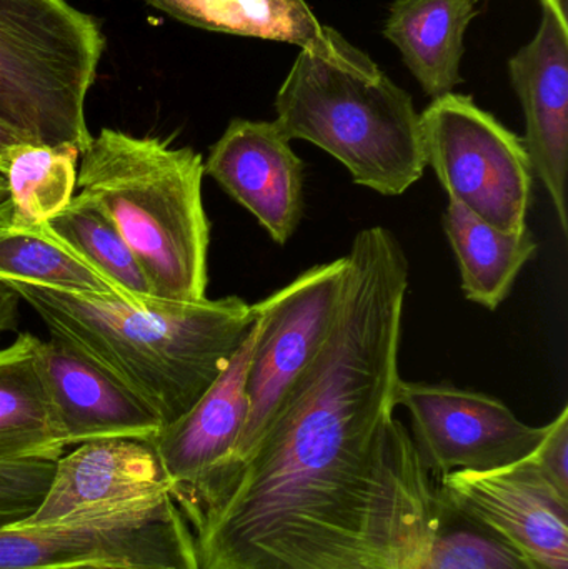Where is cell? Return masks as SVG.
Returning a JSON list of instances; mask_svg holds the SVG:
<instances>
[{"label": "cell", "mask_w": 568, "mask_h": 569, "mask_svg": "<svg viewBox=\"0 0 568 569\" xmlns=\"http://www.w3.org/2000/svg\"><path fill=\"white\" fill-rule=\"evenodd\" d=\"M3 283L50 335L69 341L146 401L163 427L209 390L257 321L253 305L239 297L136 305L106 295Z\"/></svg>", "instance_id": "obj_1"}, {"label": "cell", "mask_w": 568, "mask_h": 569, "mask_svg": "<svg viewBox=\"0 0 568 569\" xmlns=\"http://www.w3.org/2000/svg\"><path fill=\"white\" fill-rule=\"evenodd\" d=\"M276 110L287 139L326 150L373 192L402 196L426 172L412 97L332 27L319 47L300 50Z\"/></svg>", "instance_id": "obj_2"}, {"label": "cell", "mask_w": 568, "mask_h": 569, "mask_svg": "<svg viewBox=\"0 0 568 569\" xmlns=\"http://www.w3.org/2000/svg\"><path fill=\"white\" fill-rule=\"evenodd\" d=\"M76 192L100 207L142 267L156 300H203L210 223L203 160L190 147L102 129L82 153Z\"/></svg>", "instance_id": "obj_3"}, {"label": "cell", "mask_w": 568, "mask_h": 569, "mask_svg": "<svg viewBox=\"0 0 568 569\" xmlns=\"http://www.w3.org/2000/svg\"><path fill=\"white\" fill-rule=\"evenodd\" d=\"M103 49L96 17L66 0H0V122L32 146L86 152L87 93Z\"/></svg>", "instance_id": "obj_4"}, {"label": "cell", "mask_w": 568, "mask_h": 569, "mask_svg": "<svg viewBox=\"0 0 568 569\" xmlns=\"http://www.w3.org/2000/svg\"><path fill=\"white\" fill-rule=\"evenodd\" d=\"M423 152L454 202L502 232L527 229L534 170L524 140L462 93L420 113Z\"/></svg>", "instance_id": "obj_5"}, {"label": "cell", "mask_w": 568, "mask_h": 569, "mask_svg": "<svg viewBox=\"0 0 568 569\" xmlns=\"http://www.w3.org/2000/svg\"><path fill=\"white\" fill-rule=\"evenodd\" d=\"M129 565L197 569L192 528L172 495L119 510L93 511L47 527H0V569Z\"/></svg>", "instance_id": "obj_6"}, {"label": "cell", "mask_w": 568, "mask_h": 569, "mask_svg": "<svg viewBox=\"0 0 568 569\" xmlns=\"http://www.w3.org/2000/svg\"><path fill=\"white\" fill-rule=\"evenodd\" d=\"M347 272L346 256L312 267L253 305L257 335L247 373L249 417L233 455L229 480L266 433L297 378L319 353L342 301Z\"/></svg>", "instance_id": "obj_7"}, {"label": "cell", "mask_w": 568, "mask_h": 569, "mask_svg": "<svg viewBox=\"0 0 568 569\" xmlns=\"http://www.w3.org/2000/svg\"><path fill=\"white\" fill-rule=\"evenodd\" d=\"M397 407L412 418V440L434 478L456 471H490L529 458L549 430L530 427L497 398L454 385L400 378Z\"/></svg>", "instance_id": "obj_8"}, {"label": "cell", "mask_w": 568, "mask_h": 569, "mask_svg": "<svg viewBox=\"0 0 568 569\" xmlns=\"http://www.w3.org/2000/svg\"><path fill=\"white\" fill-rule=\"evenodd\" d=\"M256 335L257 321L209 390L150 440L189 525L229 480L249 417L247 373Z\"/></svg>", "instance_id": "obj_9"}, {"label": "cell", "mask_w": 568, "mask_h": 569, "mask_svg": "<svg viewBox=\"0 0 568 569\" xmlns=\"http://www.w3.org/2000/svg\"><path fill=\"white\" fill-rule=\"evenodd\" d=\"M437 493L509 541L537 569H568V497L532 455L490 471L434 478Z\"/></svg>", "instance_id": "obj_10"}, {"label": "cell", "mask_w": 568, "mask_h": 569, "mask_svg": "<svg viewBox=\"0 0 568 569\" xmlns=\"http://www.w3.org/2000/svg\"><path fill=\"white\" fill-rule=\"evenodd\" d=\"M156 448L136 438L77 445L56 461L42 503L20 527H47L93 511L119 510L172 495Z\"/></svg>", "instance_id": "obj_11"}, {"label": "cell", "mask_w": 568, "mask_h": 569, "mask_svg": "<svg viewBox=\"0 0 568 569\" xmlns=\"http://www.w3.org/2000/svg\"><path fill=\"white\" fill-rule=\"evenodd\" d=\"M33 353L66 447L106 438L150 441L162 430L146 401L63 338H39Z\"/></svg>", "instance_id": "obj_12"}, {"label": "cell", "mask_w": 568, "mask_h": 569, "mask_svg": "<svg viewBox=\"0 0 568 569\" xmlns=\"http://www.w3.org/2000/svg\"><path fill=\"white\" fill-rule=\"evenodd\" d=\"M203 172L286 246L302 217L303 163L276 122L233 119Z\"/></svg>", "instance_id": "obj_13"}, {"label": "cell", "mask_w": 568, "mask_h": 569, "mask_svg": "<svg viewBox=\"0 0 568 569\" xmlns=\"http://www.w3.org/2000/svg\"><path fill=\"white\" fill-rule=\"evenodd\" d=\"M510 80L526 117L534 176L542 180L568 233V20L542 7L536 37L509 60Z\"/></svg>", "instance_id": "obj_14"}, {"label": "cell", "mask_w": 568, "mask_h": 569, "mask_svg": "<svg viewBox=\"0 0 568 569\" xmlns=\"http://www.w3.org/2000/svg\"><path fill=\"white\" fill-rule=\"evenodd\" d=\"M476 6L477 0H396L390 6L383 36L432 99L462 82L464 40Z\"/></svg>", "instance_id": "obj_15"}, {"label": "cell", "mask_w": 568, "mask_h": 569, "mask_svg": "<svg viewBox=\"0 0 568 569\" xmlns=\"http://www.w3.org/2000/svg\"><path fill=\"white\" fill-rule=\"evenodd\" d=\"M37 340L26 331L0 350V461H57L67 448L37 368Z\"/></svg>", "instance_id": "obj_16"}, {"label": "cell", "mask_w": 568, "mask_h": 569, "mask_svg": "<svg viewBox=\"0 0 568 569\" xmlns=\"http://www.w3.org/2000/svg\"><path fill=\"white\" fill-rule=\"evenodd\" d=\"M444 230L456 253L467 300L489 310H496L509 297L520 270L539 247L529 227L520 232H502L450 199Z\"/></svg>", "instance_id": "obj_17"}, {"label": "cell", "mask_w": 568, "mask_h": 569, "mask_svg": "<svg viewBox=\"0 0 568 569\" xmlns=\"http://www.w3.org/2000/svg\"><path fill=\"white\" fill-rule=\"evenodd\" d=\"M187 26L212 32L319 47L326 27L306 0H143Z\"/></svg>", "instance_id": "obj_18"}, {"label": "cell", "mask_w": 568, "mask_h": 569, "mask_svg": "<svg viewBox=\"0 0 568 569\" xmlns=\"http://www.w3.org/2000/svg\"><path fill=\"white\" fill-rule=\"evenodd\" d=\"M3 210L0 212V282L33 283L130 301L116 284L50 233L46 226H10L3 219Z\"/></svg>", "instance_id": "obj_19"}, {"label": "cell", "mask_w": 568, "mask_h": 569, "mask_svg": "<svg viewBox=\"0 0 568 569\" xmlns=\"http://www.w3.org/2000/svg\"><path fill=\"white\" fill-rule=\"evenodd\" d=\"M80 156L72 146H17L3 172L9 190L3 219L13 227H40L63 212L76 196Z\"/></svg>", "instance_id": "obj_20"}, {"label": "cell", "mask_w": 568, "mask_h": 569, "mask_svg": "<svg viewBox=\"0 0 568 569\" xmlns=\"http://www.w3.org/2000/svg\"><path fill=\"white\" fill-rule=\"evenodd\" d=\"M46 227L133 303L147 305L156 300L132 250L112 220L92 200L77 193L69 207Z\"/></svg>", "instance_id": "obj_21"}, {"label": "cell", "mask_w": 568, "mask_h": 569, "mask_svg": "<svg viewBox=\"0 0 568 569\" xmlns=\"http://www.w3.org/2000/svg\"><path fill=\"white\" fill-rule=\"evenodd\" d=\"M416 569H537L496 531L447 503L436 488L429 540Z\"/></svg>", "instance_id": "obj_22"}, {"label": "cell", "mask_w": 568, "mask_h": 569, "mask_svg": "<svg viewBox=\"0 0 568 569\" xmlns=\"http://www.w3.org/2000/svg\"><path fill=\"white\" fill-rule=\"evenodd\" d=\"M56 461H0V527L37 510L49 490Z\"/></svg>", "instance_id": "obj_23"}, {"label": "cell", "mask_w": 568, "mask_h": 569, "mask_svg": "<svg viewBox=\"0 0 568 569\" xmlns=\"http://www.w3.org/2000/svg\"><path fill=\"white\" fill-rule=\"evenodd\" d=\"M532 460L542 473L568 497V407L549 423L546 437L532 453Z\"/></svg>", "instance_id": "obj_24"}, {"label": "cell", "mask_w": 568, "mask_h": 569, "mask_svg": "<svg viewBox=\"0 0 568 569\" xmlns=\"http://www.w3.org/2000/svg\"><path fill=\"white\" fill-rule=\"evenodd\" d=\"M20 301L10 284L0 282V333L16 330Z\"/></svg>", "instance_id": "obj_25"}, {"label": "cell", "mask_w": 568, "mask_h": 569, "mask_svg": "<svg viewBox=\"0 0 568 569\" xmlns=\"http://www.w3.org/2000/svg\"><path fill=\"white\" fill-rule=\"evenodd\" d=\"M20 143L27 142H23L12 129H9V127L0 122V173H2V176L3 172H6L10 153H12V150L16 149L17 146H20Z\"/></svg>", "instance_id": "obj_26"}, {"label": "cell", "mask_w": 568, "mask_h": 569, "mask_svg": "<svg viewBox=\"0 0 568 569\" xmlns=\"http://www.w3.org/2000/svg\"><path fill=\"white\" fill-rule=\"evenodd\" d=\"M540 6L552 10L560 19L568 20V0H540Z\"/></svg>", "instance_id": "obj_27"}, {"label": "cell", "mask_w": 568, "mask_h": 569, "mask_svg": "<svg viewBox=\"0 0 568 569\" xmlns=\"http://www.w3.org/2000/svg\"><path fill=\"white\" fill-rule=\"evenodd\" d=\"M70 569H153L142 567H129V565H82V567H76Z\"/></svg>", "instance_id": "obj_28"}, {"label": "cell", "mask_w": 568, "mask_h": 569, "mask_svg": "<svg viewBox=\"0 0 568 569\" xmlns=\"http://www.w3.org/2000/svg\"><path fill=\"white\" fill-rule=\"evenodd\" d=\"M7 202H9V190H7L6 177L0 173V212L6 209Z\"/></svg>", "instance_id": "obj_29"}, {"label": "cell", "mask_w": 568, "mask_h": 569, "mask_svg": "<svg viewBox=\"0 0 568 569\" xmlns=\"http://www.w3.org/2000/svg\"><path fill=\"white\" fill-rule=\"evenodd\" d=\"M477 2H479V0H477Z\"/></svg>", "instance_id": "obj_30"}]
</instances>
